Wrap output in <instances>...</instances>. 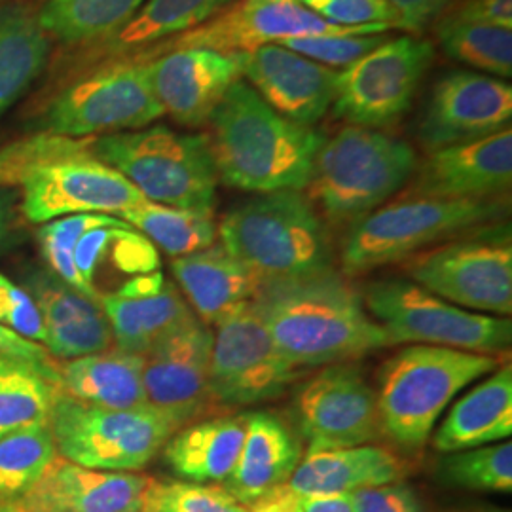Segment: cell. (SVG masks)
<instances>
[{
	"mask_svg": "<svg viewBox=\"0 0 512 512\" xmlns=\"http://www.w3.org/2000/svg\"><path fill=\"white\" fill-rule=\"evenodd\" d=\"M245 431V416H220L188 423L167 440L165 461L188 482H224L236 467Z\"/></svg>",
	"mask_w": 512,
	"mask_h": 512,
	"instance_id": "obj_30",
	"label": "cell"
},
{
	"mask_svg": "<svg viewBox=\"0 0 512 512\" xmlns=\"http://www.w3.org/2000/svg\"><path fill=\"white\" fill-rule=\"evenodd\" d=\"M93 137L71 139L54 133H38L0 147V188L16 186L42 164L92 152Z\"/></svg>",
	"mask_w": 512,
	"mask_h": 512,
	"instance_id": "obj_40",
	"label": "cell"
},
{
	"mask_svg": "<svg viewBox=\"0 0 512 512\" xmlns=\"http://www.w3.org/2000/svg\"><path fill=\"white\" fill-rule=\"evenodd\" d=\"M294 380V366L270 336L253 302L228 313L213 332L211 401L239 408L272 401Z\"/></svg>",
	"mask_w": 512,
	"mask_h": 512,
	"instance_id": "obj_12",
	"label": "cell"
},
{
	"mask_svg": "<svg viewBox=\"0 0 512 512\" xmlns=\"http://www.w3.org/2000/svg\"><path fill=\"white\" fill-rule=\"evenodd\" d=\"M50 37L27 4L0 8V118L16 105L44 71Z\"/></svg>",
	"mask_w": 512,
	"mask_h": 512,
	"instance_id": "obj_32",
	"label": "cell"
},
{
	"mask_svg": "<svg viewBox=\"0 0 512 512\" xmlns=\"http://www.w3.org/2000/svg\"><path fill=\"white\" fill-rule=\"evenodd\" d=\"M440 478L446 484L475 492H511L512 444L499 442L446 454L440 459Z\"/></svg>",
	"mask_w": 512,
	"mask_h": 512,
	"instance_id": "obj_39",
	"label": "cell"
},
{
	"mask_svg": "<svg viewBox=\"0 0 512 512\" xmlns=\"http://www.w3.org/2000/svg\"><path fill=\"white\" fill-rule=\"evenodd\" d=\"M209 145L219 181L258 194L302 192L325 135L272 109L243 80L213 110Z\"/></svg>",
	"mask_w": 512,
	"mask_h": 512,
	"instance_id": "obj_2",
	"label": "cell"
},
{
	"mask_svg": "<svg viewBox=\"0 0 512 512\" xmlns=\"http://www.w3.org/2000/svg\"><path fill=\"white\" fill-rule=\"evenodd\" d=\"M439 42L459 63L499 78L512 76V29L448 18L440 23Z\"/></svg>",
	"mask_w": 512,
	"mask_h": 512,
	"instance_id": "obj_37",
	"label": "cell"
},
{
	"mask_svg": "<svg viewBox=\"0 0 512 512\" xmlns=\"http://www.w3.org/2000/svg\"><path fill=\"white\" fill-rule=\"evenodd\" d=\"M234 0H145L116 35L99 42L107 55H128L164 38L183 35L224 10Z\"/></svg>",
	"mask_w": 512,
	"mask_h": 512,
	"instance_id": "obj_33",
	"label": "cell"
},
{
	"mask_svg": "<svg viewBox=\"0 0 512 512\" xmlns=\"http://www.w3.org/2000/svg\"><path fill=\"white\" fill-rule=\"evenodd\" d=\"M27 293L37 304L44 325V346L52 357L73 361L114 346L109 319L99 302L76 291L50 270L25 275Z\"/></svg>",
	"mask_w": 512,
	"mask_h": 512,
	"instance_id": "obj_23",
	"label": "cell"
},
{
	"mask_svg": "<svg viewBox=\"0 0 512 512\" xmlns=\"http://www.w3.org/2000/svg\"><path fill=\"white\" fill-rule=\"evenodd\" d=\"M154 93L175 122L200 128L226 92L241 80L238 54L181 48L148 61Z\"/></svg>",
	"mask_w": 512,
	"mask_h": 512,
	"instance_id": "obj_21",
	"label": "cell"
},
{
	"mask_svg": "<svg viewBox=\"0 0 512 512\" xmlns=\"http://www.w3.org/2000/svg\"><path fill=\"white\" fill-rule=\"evenodd\" d=\"M241 76L281 116L302 126L319 122L332 105L336 71L281 44L238 52Z\"/></svg>",
	"mask_w": 512,
	"mask_h": 512,
	"instance_id": "obj_20",
	"label": "cell"
},
{
	"mask_svg": "<svg viewBox=\"0 0 512 512\" xmlns=\"http://www.w3.org/2000/svg\"><path fill=\"white\" fill-rule=\"evenodd\" d=\"M0 512H29L19 501L16 503H4V505H0Z\"/></svg>",
	"mask_w": 512,
	"mask_h": 512,
	"instance_id": "obj_53",
	"label": "cell"
},
{
	"mask_svg": "<svg viewBox=\"0 0 512 512\" xmlns=\"http://www.w3.org/2000/svg\"><path fill=\"white\" fill-rule=\"evenodd\" d=\"M112 219L114 217H110V215L88 213V215H71V217H61V219L44 222L38 228L37 239L40 253L48 262L50 272L59 275L76 291L90 296L82 277L74 266V249H76L78 239L82 238L88 230H92L95 226H101V224H107Z\"/></svg>",
	"mask_w": 512,
	"mask_h": 512,
	"instance_id": "obj_41",
	"label": "cell"
},
{
	"mask_svg": "<svg viewBox=\"0 0 512 512\" xmlns=\"http://www.w3.org/2000/svg\"><path fill=\"white\" fill-rule=\"evenodd\" d=\"M120 215L129 226L175 258L203 251L215 245L219 236L213 211L179 209L145 200Z\"/></svg>",
	"mask_w": 512,
	"mask_h": 512,
	"instance_id": "obj_35",
	"label": "cell"
},
{
	"mask_svg": "<svg viewBox=\"0 0 512 512\" xmlns=\"http://www.w3.org/2000/svg\"><path fill=\"white\" fill-rule=\"evenodd\" d=\"M0 325L37 344L44 342V325L35 300L4 274H0Z\"/></svg>",
	"mask_w": 512,
	"mask_h": 512,
	"instance_id": "obj_45",
	"label": "cell"
},
{
	"mask_svg": "<svg viewBox=\"0 0 512 512\" xmlns=\"http://www.w3.org/2000/svg\"><path fill=\"white\" fill-rule=\"evenodd\" d=\"M503 365L494 355L412 344L385 361L376 393L382 433L421 448L461 389Z\"/></svg>",
	"mask_w": 512,
	"mask_h": 512,
	"instance_id": "obj_5",
	"label": "cell"
},
{
	"mask_svg": "<svg viewBox=\"0 0 512 512\" xmlns=\"http://www.w3.org/2000/svg\"><path fill=\"white\" fill-rule=\"evenodd\" d=\"M406 274L429 293L476 313L509 317L512 247L509 241L473 239L414 256Z\"/></svg>",
	"mask_w": 512,
	"mask_h": 512,
	"instance_id": "obj_13",
	"label": "cell"
},
{
	"mask_svg": "<svg viewBox=\"0 0 512 512\" xmlns=\"http://www.w3.org/2000/svg\"><path fill=\"white\" fill-rule=\"evenodd\" d=\"M450 18L512 29V0H465Z\"/></svg>",
	"mask_w": 512,
	"mask_h": 512,
	"instance_id": "obj_48",
	"label": "cell"
},
{
	"mask_svg": "<svg viewBox=\"0 0 512 512\" xmlns=\"http://www.w3.org/2000/svg\"><path fill=\"white\" fill-rule=\"evenodd\" d=\"M61 393L33 366L0 353V440L48 425L52 406Z\"/></svg>",
	"mask_w": 512,
	"mask_h": 512,
	"instance_id": "obj_36",
	"label": "cell"
},
{
	"mask_svg": "<svg viewBox=\"0 0 512 512\" xmlns=\"http://www.w3.org/2000/svg\"><path fill=\"white\" fill-rule=\"evenodd\" d=\"M251 302L294 368L340 365L393 346L366 311L363 296L334 268L264 281Z\"/></svg>",
	"mask_w": 512,
	"mask_h": 512,
	"instance_id": "obj_1",
	"label": "cell"
},
{
	"mask_svg": "<svg viewBox=\"0 0 512 512\" xmlns=\"http://www.w3.org/2000/svg\"><path fill=\"white\" fill-rule=\"evenodd\" d=\"M296 416L308 454L365 446L382 433L376 391L359 368L342 363L321 370L300 389Z\"/></svg>",
	"mask_w": 512,
	"mask_h": 512,
	"instance_id": "obj_16",
	"label": "cell"
},
{
	"mask_svg": "<svg viewBox=\"0 0 512 512\" xmlns=\"http://www.w3.org/2000/svg\"><path fill=\"white\" fill-rule=\"evenodd\" d=\"M143 363V355L120 349L78 357L61 366V391L101 408H147Z\"/></svg>",
	"mask_w": 512,
	"mask_h": 512,
	"instance_id": "obj_31",
	"label": "cell"
},
{
	"mask_svg": "<svg viewBox=\"0 0 512 512\" xmlns=\"http://www.w3.org/2000/svg\"><path fill=\"white\" fill-rule=\"evenodd\" d=\"M48 427L63 459L112 473L141 471L179 429L152 406L112 410L63 391L52 406Z\"/></svg>",
	"mask_w": 512,
	"mask_h": 512,
	"instance_id": "obj_8",
	"label": "cell"
},
{
	"mask_svg": "<svg viewBox=\"0 0 512 512\" xmlns=\"http://www.w3.org/2000/svg\"><path fill=\"white\" fill-rule=\"evenodd\" d=\"M145 512H249L236 497L217 484H200L188 480H154L150 478L143 495Z\"/></svg>",
	"mask_w": 512,
	"mask_h": 512,
	"instance_id": "obj_42",
	"label": "cell"
},
{
	"mask_svg": "<svg viewBox=\"0 0 512 512\" xmlns=\"http://www.w3.org/2000/svg\"><path fill=\"white\" fill-rule=\"evenodd\" d=\"M319 18L344 27L404 29L399 12L387 0H300Z\"/></svg>",
	"mask_w": 512,
	"mask_h": 512,
	"instance_id": "obj_43",
	"label": "cell"
},
{
	"mask_svg": "<svg viewBox=\"0 0 512 512\" xmlns=\"http://www.w3.org/2000/svg\"><path fill=\"white\" fill-rule=\"evenodd\" d=\"M99 304L109 319L114 349L135 355H147L196 317L160 272L133 277L118 291L101 296Z\"/></svg>",
	"mask_w": 512,
	"mask_h": 512,
	"instance_id": "obj_22",
	"label": "cell"
},
{
	"mask_svg": "<svg viewBox=\"0 0 512 512\" xmlns=\"http://www.w3.org/2000/svg\"><path fill=\"white\" fill-rule=\"evenodd\" d=\"M382 35H348V37H300L281 42V46L304 55L325 67L346 69L357 59L380 46Z\"/></svg>",
	"mask_w": 512,
	"mask_h": 512,
	"instance_id": "obj_44",
	"label": "cell"
},
{
	"mask_svg": "<svg viewBox=\"0 0 512 512\" xmlns=\"http://www.w3.org/2000/svg\"><path fill=\"white\" fill-rule=\"evenodd\" d=\"M512 435V368L499 365L452 406L433 437L440 454L503 442Z\"/></svg>",
	"mask_w": 512,
	"mask_h": 512,
	"instance_id": "obj_29",
	"label": "cell"
},
{
	"mask_svg": "<svg viewBox=\"0 0 512 512\" xmlns=\"http://www.w3.org/2000/svg\"><path fill=\"white\" fill-rule=\"evenodd\" d=\"M501 211L492 200L410 196L387 203L351 224L342 247V268L348 275L372 272L497 219Z\"/></svg>",
	"mask_w": 512,
	"mask_h": 512,
	"instance_id": "obj_7",
	"label": "cell"
},
{
	"mask_svg": "<svg viewBox=\"0 0 512 512\" xmlns=\"http://www.w3.org/2000/svg\"><path fill=\"white\" fill-rule=\"evenodd\" d=\"M12 232V205L8 194L0 188V249L8 243Z\"/></svg>",
	"mask_w": 512,
	"mask_h": 512,
	"instance_id": "obj_52",
	"label": "cell"
},
{
	"mask_svg": "<svg viewBox=\"0 0 512 512\" xmlns=\"http://www.w3.org/2000/svg\"><path fill=\"white\" fill-rule=\"evenodd\" d=\"M162 116L148 61H112L57 93L44 110L42 126L46 133L90 139L147 128Z\"/></svg>",
	"mask_w": 512,
	"mask_h": 512,
	"instance_id": "obj_10",
	"label": "cell"
},
{
	"mask_svg": "<svg viewBox=\"0 0 512 512\" xmlns=\"http://www.w3.org/2000/svg\"><path fill=\"white\" fill-rule=\"evenodd\" d=\"M171 272L207 327H215L228 313L251 302L262 285V281L220 243L175 258Z\"/></svg>",
	"mask_w": 512,
	"mask_h": 512,
	"instance_id": "obj_27",
	"label": "cell"
},
{
	"mask_svg": "<svg viewBox=\"0 0 512 512\" xmlns=\"http://www.w3.org/2000/svg\"><path fill=\"white\" fill-rule=\"evenodd\" d=\"M249 512H300V509H298L296 494L285 484L274 490L272 494L262 497L249 509Z\"/></svg>",
	"mask_w": 512,
	"mask_h": 512,
	"instance_id": "obj_51",
	"label": "cell"
},
{
	"mask_svg": "<svg viewBox=\"0 0 512 512\" xmlns=\"http://www.w3.org/2000/svg\"><path fill=\"white\" fill-rule=\"evenodd\" d=\"M213 330L198 317L143 355L148 406L177 427L198 420L213 404L209 391Z\"/></svg>",
	"mask_w": 512,
	"mask_h": 512,
	"instance_id": "obj_17",
	"label": "cell"
},
{
	"mask_svg": "<svg viewBox=\"0 0 512 512\" xmlns=\"http://www.w3.org/2000/svg\"><path fill=\"white\" fill-rule=\"evenodd\" d=\"M414 198L490 200L512 183V131L429 152L416 169Z\"/></svg>",
	"mask_w": 512,
	"mask_h": 512,
	"instance_id": "obj_19",
	"label": "cell"
},
{
	"mask_svg": "<svg viewBox=\"0 0 512 512\" xmlns=\"http://www.w3.org/2000/svg\"><path fill=\"white\" fill-rule=\"evenodd\" d=\"M57 458L48 425H38L0 440V505L27 494Z\"/></svg>",
	"mask_w": 512,
	"mask_h": 512,
	"instance_id": "obj_38",
	"label": "cell"
},
{
	"mask_svg": "<svg viewBox=\"0 0 512 512\" xmlns=\"http://www.w3.org/2000/svg\"><path fill=\"white\" fill-rule=\"evenodd\" d=\"M300 512H355L351 494H296Z\"/></svg>",
	"mask_w": 512,
	"mask_h": 512,
	"instance_id": "obj_50",
	"label": "cell"
},
{
	"mask_svg": "<svg viewBox=\"0 0 512 512\" xmlns=\"http://www.w3.org/2000/svg\"><path fill=\"white\" fill-rule=\"evenodd\" d=\"M385 27H344L319 18L300 0H234L202 25L173 37L165 50L205 48L224 54L300 37L380 35Z\"/></svg>",
	"mask_w": 512,
	"mask_h": 512,
	"instance_id": "obj_14",
	"label": "cell"
},
{
	"mask_svg": "<svg viewBox=\"0 0 512 512\" xmlns=\"http://www.w3.org/2000/svg\"><path fill=\"white\" fill-rule=\"evenodd\" d=\"M0 2H2V0H0Z\"/></svg>",
	"mask_w": 512,
	"mask_h": 512,
	"instance_id": "obj_55",
	"label": "cell"
},
{
	"mask_svg": "<svg viewBox=\"0 0 512 512\" xmlns=\"http://www.w3.org/2000/svg\"><path fill=\"white\" fill-rule=\"evenodd\" d=\"M355 512H423L416 492L404 482H391L353 492Z\"/></svg>",
	"mask_w": 512,
	"mask_h": 512,
	"instance_id": "obj_46",
	"label": "cell"
},
{
	"mask_svg": "<svg viewBox=\"0 0 512 512\" xmlns=\"http://www.w3.org/2000/svg\"><path fill=\"white\" fill-rule=\"evenodd\" d=\"M135 512H145V511H135Z\"/></svg>",
	"mask_w": 512,
	"mask_h": 512,
	"instance_id": "obj_54",
	"label": "cell"
},
{
	"mask_svg": "<svg viewBox=\"0 0 512 512\" xmlns=\"http://www.w3.org/2000/svg\"><path fill=\"white\" fill-rule=\"evenodd\" d=\"M511 84L486 74L456 71L435 84L421 118L420 141L429 152L511 128Z\"/></svg>",
	"mask_w": 512,
	"mask_h": 512,
	"instance_id": "obj_18",
	"label": "cell"
},
{
	"mask_svg": "<svg viewBox=\"0 0 512 512\" xmlns=\"http://www.w3.org/2000/svg\"><path fill=\"white\" fill-rule=\"evenodd\" d=\"M403 19L406 31H420L427 23L439 18L450 0H387Z\"/></svg>",
	"mask_w": 512,
	"mask_h": 512,
	"instance_id": "obj_49",
	"label": "cell"
},
{
	"mask_svg": "<svg viewBox=\"0 0 512 512\" xmlns=\"http://www.w3.org/2000/svg\"><path fill=\"white\" fill-rule=\"evenodd\" d=\"M429 40L399 37L336 71L332 112L349 126L380 129L399 122L433 61Z\"/></svg>",
	"mask_w": 512,
	"mask_h": 512,
	"instance_id": "obj_11",
	"label": "cell"
},
{
	"mask_svg": "<svg viewBox=\"0 0 512 512\" xmlns=\"http://www.w3.org/2000/svg\"><path fill=\"white\" fill-rule=\"evenodd\" d=\"M145 0H48L40 12L42 31L63 44H93L128 25Z\"/></svg>",
	"mask_w": 512,
	"mask_h": 512,
	"instance_id": "obj_34",
	"label": "cell"
},
{
	"mask_svg": "<svg viewBox=\"0 0 512 512\" xmlns=\"http://www.w3.org/2000/svg\"><path fill=\"white\" fill-rule=\"evenodd\" d=\"M418 169L416 150L378 129L346 126L319 148L310 200L332 224H353L395 196Z\"/></svg>",
	"mask_w": 512,
	"mask_h": 512,
	"instance_id": "obj_4",
	"label": "cell"
},
{
	"mask_svg": "<svg viewBox=\"0 0 512 512\" xmlns=\"http://www.w3.org/2000/svg\"><path fill=\"white\" fill-rule=\"evenodd\" d=\"M0 353L33 366L48 382L61 387V366L55 363L54 357L46 348L33 340L23 338L21 334L4 325H0Z\"/></svg>",
	"mask_w": 512,
	"mask_h": 512,
	"instance_id": "obj_47",
	"label": "cell"
},
{
	"mask_svg": "<svg viewBox=\"0 0 512 512\" xmlns=\"http://www.w3.org/2000/svg\"><path fill=\"white\" fill-rule=\"evenodd\" d=\"M403 459L382 446H353L308 454L287 486L294 494H353L357 490L401 482Z\"/></svg>",
	"mask_w": 512,
	"mask_h": 512,
	"instance_id": "obj_28",
	"label": "cell"
},
{
	"mask_svg": "<svg viewBox=\"0 0 512 512\" xmlns=\"http://www.w3.org/2000/svg\"><path fill=\"white\" fill-rule=\"evenodd\" d=\"M220 245L264 281L332 270L329 232L296 190L262 194L220 220Z\"/></svg>",
	"mask_w": 512,
	"mask_h": 512,
	"instance_id": "obj_3",
	"label": "cell"
},
{
	"mask_svg": "<svg viewBox=\"0 0 512 512\" xmlns=\"http://www.w3.org/2000/svg\"><path fill=\"white\" fill-rule=\"evenodd\" d=\"M93 156L122 173L148 202L213 211L219 175L207 135L165 126L93 137Z\"/></svg>",
	"mask_w": 512,
	"mask_h": 512,
	"instance_id": "obj_6",
	"label": "cell"
},
{
	"mask_svg": "<svg viewBox=\"0 0 512 512\" xmlns=\"http://www.w3.org/2000/svg\"><path fill=\"white\" fill-rule=\"evenodd\" d=\"M21 186V211L35 224L88 213L120 215L145 202L122 173L97 160L93 152L38 165Z\"/></svg>",
	"mask_w": 512,
	"mask_h": 512,
	"instance_id": "obj_15",
	"label": "cell"
},
{
	"mask_svg": "<svg viewBox=\"0 0 512 512\" xmlns=\"http://www.w3.org/2000/svg\"><path fill=\"white\" fill-rule=\"evenodd\" d=\"M74 266L95 302L118 291L133 277L160 268L156 245L122 219L95 226L78 239Z\"/></svg>",
	"mask_w": 512,
	"mask_h": 512,
	"instance_id": "obj_26",
	"label": "cell"
},
{
	"mask_svg": "<svg viewBox=\"0 0 512 512\" xmlns=\"http://www.w3.org/2000/svg\"><path fill=\"white\" fill-rule=\"evenodd\" d=\"M148 484V476L55 458L19 503L29 512H135L141 511Z\"/></svg>",
	"mask_w": 512,
	"mask_h": 512,
	"instance_id": "obj_24",
	"label": "cell"
},
{
	"mask_svg": "<svg viewBox=\"0 0 512 512\" xmlns=\"http://www.w3.org/2000/svg\"><path fill=\"white\" fill-rule=\"evenodd\" d=\"M247 431L236 467L222 488L245 507L285 486L300 463V442L287 423L270 412L245 416Z\"/></svg>",
	"mask_w": 512,
	"mask_h": 512,
	"instance_id": "obj_25",
	"label": "cell"
},
{
	"mask_svg": "<svg viewBox=\"0 0 512 512\" xmlns=\"http://www.w3.org/2000/svg\"><path fill=\"white\" fill-rule=\"evenodd\" d=\"M363 302L384 327L391 344H421L497 355L511 348L509 317L458 308L410 279H380L366 285Z\"/></svg>",
	"mask_w": 512,
	"mask_h": 512,
	"instance_id": "obj_9",
	"label": "cell"
}]
</instances>
